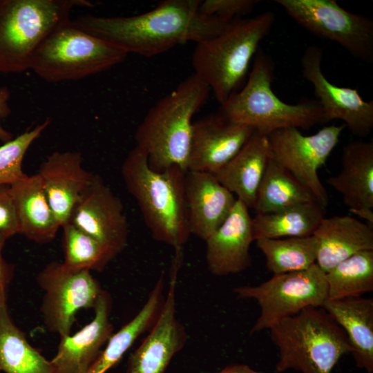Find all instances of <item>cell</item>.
<instances>
[{
	"mask_svg": "<svg viewBox=\"0 0 373 373\" xmlns=\"http://www.w3.org/2000/svg\"><path fill=\"white\" fill-rule=\"evenodd\" d=\"M216 373H258L245 364H234L228 365Z\"/></svg>",
	"mask_w": 373,
	"mask_h": 373,
	"instance_id": "obj_38",
	"label": "cell"
},
{
	"mask_svg": "<svg viewBox=\"0 0 373 373\" xmlns=\"http://www.w3.org/2000/svg\"><path fill=\"white\" fill-rule=\"evenodd\" d=\"M210 90L193 73L149 110L136 129L135 140L152 169L178 166L187 171L192 119Z\"/></svg>",
	"mask_w": 373,
	"mask_h": 373,
	"instance_id": "obj_3",
	"label": "cell"
},
{
	"mask_svg": "<svg viewBox=\"0 0 373 373\" xmlns=\"http://www.w3.org/2000/svg\"><path fill=\"white\" fill-rule=\"evenodd\" d=\"M9 186L15 205L19 233L37 243L52 241L61 227L39 175H27Z\"/></svg>",
	"mask_w": 373,
	"mask_h": 373,
	"instance_id": "obj_24",
	"label": "cell"
},
{
	"mask_svg": "<svg viewBox=\"0 0 373 373\" xmlns=\"http://www.w3.org/2000/svg\"><path fill=\"white\" fill-rule=\"evenodd\" d=\"M129 193L135 199L152 237L182 251L191 236L185 193L186 171L172 166L152 169L146 155L136 146L121 167Z\"/></svg>",
	"mask_w": 373,
	"mask_h": 373,
	"instance_id": "obj_2",
	"label": "cell"
},
{
	"mask_svg": "<svg viewBox=\"0 0 373 373\" xmlns=\"http://www.w3.org/2000/svg\"><path fill=\"white\" fill-rule=\"evenodd\" d=\"M44 290L41 311L48 331L64 337L70 334L78 311L94 308L103 291L99 283L87 269H73L52 261L38 274Z\"/></svg>",
	"mask_w": 373,
	"mask_h": 373,
	"instance_id": "obj_11",
	"label": "cell"
},
{
	"mask_svg": "<svg viewBox=\"0 0 373 373\" xmlns=\"http://www.w3.org/2000/svg\"><path fill=\"white\" fill-rule=\"evenodd\" d=\"M274 70L272 59L259 49L245 84L221 104L219 112L231 121L265 135L280 128L306 129L325 123L317 100L289 104L275 95L271 88Z\"/></svg>",
	"mask_w": 373,
	"mask_h": 373,
	"instance_id": "obj_6",
	"label": "cell"
},
{
	"mask_svg": "<svg viewBox=\"0 0 373 373\" xmlns=\"http://www.w3.org/2000/svg\"><path fill=\"white\" fill-rule=\"evenodd\" d=\"M298 24L338 44L355 57L373 62V21L334 0H275Z\"/></svg>",
	"mask_w": 373,
	"mask_h": 373,
	"instance_id": "obj_10",
	"label": "cell"
},
{
	"mask_svg": "<svg viewBox=\"0 0 373 373\" xmlns=\"http://www.w3.org/2000/svg\"><path fill=\"white\" fill-rule=\"evenodd\" d=\"M238 299H254L260 315L252 326L253 334L309 307H323L327 300L325 273L316 263L298 271L275 274L258 285L233 288Z\"/></svg>",
	"mask_w": 373,
	"mask_h": 373,
	"instance_id": "obj_9",
	"label": "cell"
},
{
	"mask_svg": "<svg viewBox=\"0 0 373 373\" xmlns=\"http://www.w3.org/2000/svg\"><path fill=\"white\" fill-rule=\"evenodd\" d=\"M0 370L6 373H52L48 361L14 323L6 300L0 305Z\"/></svg>",
	"mask_w": 373,
	"mask_h": 373,
	"instance_id": "obj_28",
	"label": "cell"
},
{
	"mask_svg": "<svg viewBox=\"0 0 373 373\" xmlns=\"http://www.w3.org/2000/svg\"><path fill=\"white\" fill-rule=\"evenodd\" d=\"M254 241L249 208L239 200L219 228L206 240V262L216 276L240 273L251 264L250 247Z\"/></svg>",
	"mask_w": 373,
	"mask_h": 373,
	"instance_id": "obj_18",
	"label": "cell"
},
{
	"mask_svg": "<svg viewBox=\"0 0 373 373\" xmlns=\"http://www.w3.org/2000/svg\"><path fill=\"white\" fill-rule=\"evenodd\" d=\"M0 233L7 239L19 233V223L9 185H0Z\"/></svg>",
	"mask_w": 373,
	"mask_h": 373,
	"instance_id": "obj_35",
	"label": "cell"
},
{
	"mask_svg": "<svg viewBox=\"0 0 373 373\" xmlns=\"http://www.w3.org/2000/svg\"><path fill=\"white\" fill-rule=\"evenodd\" d=\"M327 299L362 296L373 291V250L358 252L325 272Z\"/></svg>",
	"mask_w": 373,
	"mask_h": 373,
	"instance_id": "obj_31",
	"label": "cell"
},
{
	"mask_svg": "<svg viewBox=\"0 0 373 373\" xmlns=\"http://www.w3.org/2000/svg\"><path fill=\"white\" fill-rule=\"evenodd\" d=\"M63 264L73 269L102 271L115 256L99 241L70 222L64 224Z\"/></svg>",
	"mask_w": 373,
	"mask_h": 373,
	"instance_id": "obj_32",
	"label": "cell"
},
{
	"mask_svg": "<svg viewBox=\"0 0 373 373\" xmlns=\"http://www.w3.org/2000/svg\"><path fill=\"white\" fill-rule=\"evenodd\" d=\"M164 283L162 274L143 307L130 321L113 333L87 373H105L119 362L140 336L153 327L164 303Z\"/></svg>",
	"mask_w": 373,
	"mask_h": 373,
	"instance_id": "obj_26",
	"label": "cell"
},
{
	"mask_svg": "<svg viewBox=\"0 0 373 373\" xmlns=\"http://www.w3.org/2000/svg\"><path fill=\"white\" fill-rule=\"evenodd\" d=\"M323 307L344 330L358 367L373 372V299L327 300Z\"/></svg>",
	"mask_w": 373,
	"mask_h": 373,
	"instance_id": "obj_25",
	"label": "cell"
},
{
	"mask_svg": "<svg viewBox=\"0 0 373 373\" xmlns=\"http://www.w3.org/2000/svg\"><path fill=\"white\" fill-rule=\"evenodd\" d=\"M14 265L0 258V291L7 294L8 286L13 278Z\"/></svg>",
	"mask_w": 373,
	"mask_h": 373,
	"instance_id": "obj_37",
	"label": "cell"
},
{
	"mask_svg": "<svg viewBox=\"0 0 373 373\" xmlns=\"http://www.w3.org/2000/svg\"><path fill=\"white\" fill-rule=\"evenodd\" d=\"M6 296H7L6 293H3L0 291V305L3 301L6 300Z\"/></svg>",
	"mask_w": 373,
	"mask_h": 373,
	"instance_id": "obj_41",
	"label": "cell"
},
{
	"mask_svg": "<svg viewBox=\"0 0 373 373\" xmlns=\"http://www.w3.org/2000/svg\"><path fill=\"white\" fill-rule=\"evenodd\" d=\"M185 193L191 235L205 241L227 219L237 198L214 174L187 171Z\"/></svg>",
	"mask_w": 373,
	"mask_h": 373,
	"instance_id": "obj_20",
	"label": "cell"
},
{
	"mask_svg": "<svg viewBox=\"0 0 373 373\" xmlns=\"http://www.w3.org/2000/svg\"><path fill=\"white\" fill-rule=\"evenodd\" d=\"M10 91L7 86L0 87V141L7 142L14 138L13 135L4 128L1 123V119L7 117L10 112L9 99Z\"/></svg>",
	"mask_w": 373,
	"mask_h": 373,
	"instance_id": "obj_36",
	"label": "cell"
},
{
	"mask_svg": "<svg viewBox=\"0 0 373 373\" xmlns=\"http://www.w3.org/2000/svg\"><path fill=\"white\" fill-rule=\"evenodd\" d=\"M50 123L46 119L0 146V185H10L27 175L22 169L25 155Z\"/></svg>",
	"mask_w": 373,
	"mask_h": 373,
	"instance_id": "obj_33",
	"label": "cell"
},
{
	"mask_svg": "<svg viewBox=\"0 0 373 373\" xmlns=\"http://www.w3.org/2000/svg\"><path fill=\"white\" fill-rule=\"evenodd\" d=\"M81 152L55 151L48 155L37 174L61 228L89 188L95 174L82 164Z\"/></svg>",
	"mask_w": 373,
	"mask_h": 373,
	"instance_id": "obj_17",
	"label": "cell"
},
{
	"mask_svg": "<svg viewBox=\"0 0 373 373\" xmlns=\"http://www.w3.org/2000/svg\"><path fill=\"white\" fill-rule=\"evenodd\" d=\"M182 262L173 260L164 303L153 327L129 356L126 373H164L173 356L185 345L188 336L176 315L175 290Z\"/></svg>",
	"mask_w": 373,
	"mask_h": 373,
	"instance_id": "obj_15",
	"label": "cell"
},
{
	"mask_svg": "<svg viewBox=\"0 0 373 373\" xmlns=\"http://www.w3.org/2000/svg\"><path fill=\"white\" fill-rule=\"evenodd\" d=\"M267 135L254 131L239 152L216 174L220 183L248 208L255 205L257 192L271 157Z\"/></svg>",
	"mask_w": 373,
	"mask_h": 373,
	"instance_id": "obj_22",
	"label": "cell"
},
{
	"mask_svg": "<svg viewBox=\"0 0 373 373\" xmlns=\"http://www.w3.org/2000/svg\"><path fill=\"white\" fill-rule=\"evenodd\" d=\"M323 52L319 46H308L301 57V72L312 85L325 123L340 119L353 134L366 137L373 128V101L363 100L354 88L331 83L322 70Z\"/></svg>",
	"mask_w": 373,
	"mask_h": 373,
	"instance_id": "obj_13",
	"label": "cell"
},
{
	"mask_svg": "<svg viewBox=\"0 0 373 373\" xmlns=\"http://www.w3.org/2000/svg\"><path fill=\"white\" fill-rule=\"evenodd\" d=\"M278 347L277 372L332 373L340 358L352 353L346 334L323 307H309L269 329Z\"/></svg>",
	"mask_w": 373,
	"mask_h": 373,
	"instance_id": "obj_4",
	"label": "cell"
},
{
	"mask_svg": "<svg viewBox=\"0 0 373 373\" xmlns=\"http://www.w3.org/2000/svg\"><path fill=\"white\" fill-rule=\"evenodd\" d=\"M325 209L312 202L275 212L256 213L252 218L254 241L258 238L311 236L325 218Z\"/></svg>",
	"mask_w": 373,
	"mask_h": 373,
	"instance_id": "obj_27",
	"label": "cell"
},
{
	"mask_svg": "<svg viewBox=\"0 0 373 373\" xmlns=\"http://www.w3.org/2000/svg\"><path fill=\"white\" fill-rule=\"evenodd\" d=\"M312 202L316 200L309 190L271 156L257 192L254 207L256 213Z\"/></svg>",
	"mask_w": 373,
	"mask_h": 373,
	"instance_id": "obj_29",
	"label": "cell"
},
{
	"mask_svg": "<svg viewBox=\"0 0 373 373\" xmlns=\"http://www.w3.org/2000/svg\"><path fill=\"white\" fill-rule=\"evenodd\" d=\"M345 127L344 124L327 126L310 135L290 127L267 135L271 157L308 189L325 208L329 197L318 170L325 164Z\"/></svg>",
	"mask_w": 373,
	"mask_h": 373,
	"instance_id": "obj_12",
	"label": "cell"
},
{
	"mask_svg": "<svg viewBox=\"0 0 373 373\" xmlns=\"http://www.w3.org/2000/svg\"><path fill=\"white\" fill-rule=\"evenodd\" d=\"M274 20L269 11L236 19L220 35L197 44L191 59L194 74L209 87L220 105L242 88L251 59Z\"/></svg>",
	"mask_w": 373,
	"mask_h": 373,
	"instance_id": "obj_5",
	"label": "cell"
},
{
	"mask_svg": "<svg viewBox=\"0 0 373 373\" xmlns=\"http://www.w3.org/2000/svg\"><path fill=\"white\" fill-rule=\"evenodd\" d=\"M93 6L87 0H0V73L30 70L38 48L73 9Z\"/></svg>",
	"mask_w": 373,
	"mask_h": 373,
	"instance_id": "obj_7",
	"label": "cell"
},
{
	"mask_svg": "<svg viewBox=\"0 0 373 373\" xmlns=\"http://www.w3.org/2000/svg\"><path fill=\"white\" fill-rule=\"evenodd\" d=\"M258 3L256 0H205L201 1L199 9L202 14L231 22L251 12Z\"/></svg>",
	"mask_w": 373,
	"mask_h": 373,
	"instance_id": "obj_34",
	"label": "cell"
},
{
	"mask_svg": "<svg viewBox=\"0 0 373 373\" xmlns=\"http://www.w3.org/2000/svg\"><path fill=\"white\" fill-rule=\"evenodd\" d=\"M7 238L0 233V258L2 257V250L3 249L6 240Z\"/></svg>",
	"mask_w": 373,
	"mask_h": 373,
	"instance_id": "obj_40",
	"label": "cell"
},
{
	"mask_svg": "<svg viewBox=\"0 0 373 373\" xmlns=\"http://www.w3.org/2000/svg\"><path fill=\"white\" fill-rule=\"evenodd\" d=\"M255 241L267 269L274 275L302 271L316 263L317 244L313 236Z\"/></svg>",
	"mask_w": 373,
	"mask_h": 373,
	"instance_id": "obj_30",
	"label": "cell"
},
{
	"mask_svg": "<svg viewBox=\"0 0 373 373\" xmlns=\"http://www.w3.org/2000/svg\"><path fill=\"white\" fill-rule=\"evenodd\" d=\"M341 169L327 183L343 196L349 211L373 209V142L353 141L343 149Z\"/></svg>",
	"mask_w": 373,
	"mask_h": 373,
	"instance_id": "obj_23",
	"label": "cell"
},
{
	"mask_svg": "<svg viewBox=\"0 0 373 373\" xmlns=\"http://www.w3.org/2000/svg\"><path fill=\"white\" fill-rule=\"evenodd\" d=\"M68 222L99 241L115 257L127 246L128 225L123 204L97 174Z\"/></svg>",
	"mask_w": 373,
	"mask_h": 373,
	"instance_id": "obj_14",
	"label": "cell"
},
{
	"mask_svg": "<svg viewBox=\"0 0 373 373\" xmlns=\"http://www.w3.org/2000/svg\"><path fill=\"white\" fill-rule=\"evenodd\" d=\"M128 53L70 19L57 27L35 52L30 70L50 83L76 81L111 69Z\"/></svg>",
	"mask_w": 373,
	"mask_h": 373,
	"instance_id": "obj_8",
	"label": "cell"
},
{
	"mask_svg": "<svg viewBox=\"0 0 373 373\" xmlns=\"http://www.w3.org/2000/svg\"><path fill=\"white\" fill-rule=\"evenodd\" d=\"M112 305L111 294L104 289L93 308V320L75 334L60 337L50 361L52 373H87L113 334Z\"/></svg>",
	"mask_w": 373,
	"mask_h": 373,
	"instance_id": "obj_19",
	"label": "cell"
},
{
	"mask_svg": "<svg viewBox=\"0 0 373 373\" xmlns=\"http://www.w3.org/2000/svg\"><path fill=\"white\" fill-rule=\"evenodd\" d=\"M312 236L316 263L325 273L358 252L373 250V227L350 216L324 218Z\"/></svg>",
	"mask_w": 373,
	"mask_h": 373,
	"instance_id": "obj_21",
	"label": "cell"
},
{
	"mask_svg": "<svg viewBox=\"0 0 373 373\" xmlns=\"http://www.w3.org/2000/svg\"><path fill=\"white\" fill-rule=\"evenodd\" d=\"M350 212L357 216L366 221V223L373 227V211L372 209H360L356 210H350Z\"/></svg>",
	"mask_w": 373,
	"mask_h": 373,
	"instance_id": "obj_39",
	"label": "cell"
},
{
	"mask_svg": "<svg viewBox=\"0 0 373 373\" xmlns=\"http://www.w3.org/2000/svg\"><path fill=\"white\" fill-rule=\"evenodd\" d=\"M199 0H165L153 10L130 17L79 16L75 23L121 48L151 57L175 46L210 39L230 24L200 11Z\"/></svg>",
	"mask_w": 373,
	"mask_h": 373,
	"instance_id": "obj_1",
	"label": "cell"
},
{
	"mask_svg": "<svg viewBox=\"0 0 373 373\" xmlns=\"http://www.w3.org/2000/svg\"><path fill=\"white\" fill-rule=\"evenodd\" d=\"M254 132L221 113L193 123L187 171L216 174L242 148Z\"/></svg>",
	"mask_w": 373,
	"mask_h": 373,
	"instance_id": "obj_16",
	"label": "cell"
}]
</instances>
